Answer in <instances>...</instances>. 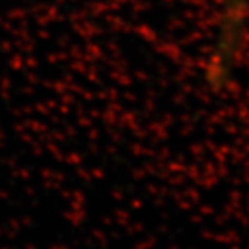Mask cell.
<instances>
[{
	"label": "cell",
	"instance_id": "6da1fadb",
	"mask_svg": "<svg viewBox=\"0 0 249 249\" xmlns=\"http://www.w3.org/2000/svg\"><path fill=\"white\" fill-rule=\"evenodd\" d=\"M227 4H229V7H227V18H229L230 23L235 24L239 21V18L242 16L246 0H229Z\"/></svg>",
	"mask_w": 249,
	"mask_h": 249
}]
</instances>
